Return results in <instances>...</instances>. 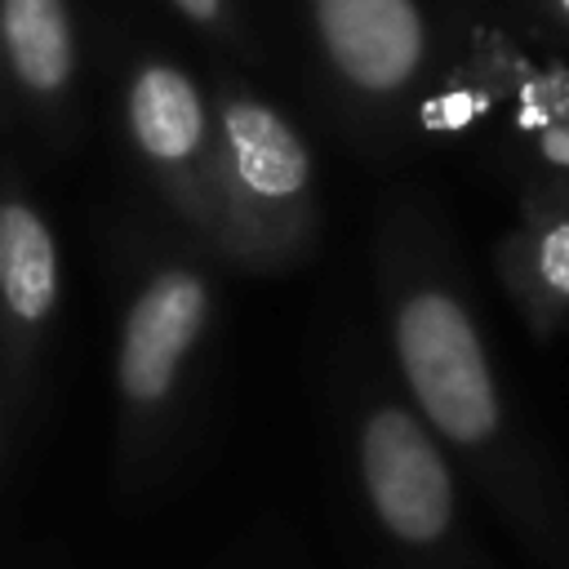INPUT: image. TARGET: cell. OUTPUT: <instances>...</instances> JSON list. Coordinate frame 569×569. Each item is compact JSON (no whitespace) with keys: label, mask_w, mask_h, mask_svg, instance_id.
Instances as JSON below:
<instances>
[{"label":"cell","mask_w":569,"mask_h":569,"mask_svg":"<svg viewBox=\"0 0 569 569\" xmlns=\"http://www.w3.org/2000/svg\"><path fill=\"white\" fill-rule=\"evenodd\" d=\"M311 191V151L289 116L262 98L222 93L213 107L209 231L244 262H276L307 236Z\"/></svg>","instance_id":"7a4b0ae2"},{"label":"cell","mask_w":569,"mask_h":569,"mask_svg":"<svg viewBox=\"0 0 569 569\" xmlns=\"http://www.w3.org/2000/svg\"><path fill=\"white\" fill-rule=\"evenodd\" d=\"M58 307V244L22 196H0V316L18 333H40Z\"/></svg>","instance_id":"ba28073f"},{"label":"cell","mask_w":569,"mask_h":569,"mask_svg":"<svg viewBox=\"0 0 569 569\" xmlns=\"http://www.w3.org/2000/svg\"><path fill=\"white\" fill-rule=\"evenodd\" d=\"M209 316L213 289L187 262H164L138 284L116 351V387L129 418H156L173 400L178 378L209 329Z\"/></svg>","instance_id":"277c9868"},{"label":"cell","mask_w":569,"mask_h":569,"mask_svg":"<svg viewBox=\"0 0 569 569\" xmlns=\"http://www.w3.org/2000/svg\"><path fill=\"white\" fill-rule=\"evenodd\" d=\"M0 44L22 93L49 102L76 76V31L67 0H0Z\"/></svg>","instance_id":"9c48e42d"},{"label":"cell","mask_w":569,"mask_h":569,"mask_svg":"<svg viewBox=\"0 0 569 569\" xmlns=\"http://www.w3.org/2000/svg\"><path fill=\"white\" fill-rule=\"evenodd\" d=\"M178 13H187L200 27H222L227 22V0H169Z\"/></svg>","instance_id":"30bf717a"},{"label":"cell","mask_w":569,"mask_h":569,"mask_svg":"<svg viewBox=\"0 0 569 569\" xmlns=\"http://www.w3.org/2000/svg\"><path fill=\"white\" fill-rule=\"evenodd\" d=\"M311 27L338 80L365 98L405 93L427 62L418 0H311Z\"/></svg>","instance_id":"8992f818"},{"label":"cell","mask_w":569,"mask_h":569,"mask_svg":"<svg viewBox=\"0 0 569 569\" xmlns=\"http://www.w3.org/2000/svg\"><path fill=\"white\" fill-rule=\"evenodd\" d=\"M391 351L431 436L485 467L511 511H525L533 480L516 453L507 400L467 298L440 276H409L391 298Z\"/></svg>","instance_id":"6da1fadb"},{"label":"cell","mask_w":569,"mask_h":569,"mask_svg":"<svg viewBox=\"0 0 569 569\" xmlns=\"http://www.w3.org/2000/svg\"><path fill=\"white\" fill-rule=\"evenodd\" d=\"M124 124L138 156L173 191L182 213L209 231V160H213V111L200 84L164 62H138L124 89Z\"/></svg>","instance_id":"5b68a950"},{"label":"cell","mask_w":569,"mask_h":569,"mask_svg":"<svg viewBox=\"0 0 569 569\" xmlns=\"http://www.w3.org/2000/svg\"><path fill=\"white\" fill-rule=\"evenodd\" d=\"M547 4H551V13H556L565 27H569V0H547Z\"/></svg>","instance_id":"8fae6325"},{"label":"cell","mask_w":569,"mask_h":569,"mask_svg":"<svg viewBox=\"0 0 569 569\" xmlns=\"http://www.w3.org/2000/svg\"><path fill=\"white\" fill-rule=\"evenodd\" d=\"M498 276L533 333H551L569 316V191L529 200L525 222L498 249Z\"/></svg>","instance_id":"52a82bcc"},{"label":"cell","mask_w":569,"mask_h":569,"mask_svg":"<svg viewBox=\"0 0 569 569\" xmlns=\"http://www.w3.org/2000/svg\"><path fill=\"white\" fill-rule=\"evenodd\" d=\"M360 489L382 533L405 551H440L458 525V489L431 427L400 400H378L356 431Z\"/></svg>","instance_id":"3957f363"}]
</instances>
